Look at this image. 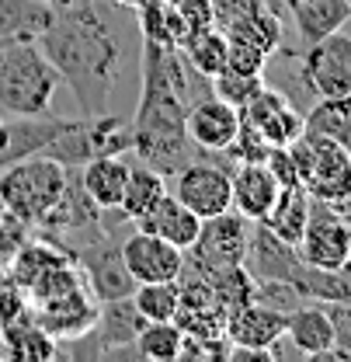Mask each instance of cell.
Masks as SVG:
<instances>
[{"label":"cell","instance_id":"1","mask_svg":"<svg viewBox=\"0 0 351 362\" xmlns=\"http://www.w3.org/2000/svg\"><path fill=\"white\" fill-rule=\"evenodd\" d=\"M35 42L56 66L59 81L73 90L81 115L108 112L112 94L122 84L126 39L101 0L52 7V18Z\"/></svg>","mask_w":351,"mask_h":362},{"label":"cell","instance_id":"2","mask_svg":"<svg viewBox=\"0 0 351 362\" xmlns=\"http://www.w3.org/2000/svg\"><path fill=\"white\" fill-rule=\"evenodd\" d=\"M59 74L35 39L0 42V112L4 115H52Z\"/></svg>","mask_w":351,"mask_h":362},{"label":"cell","instance_id":"3","mask_svg":"<svg viewBox=\"0 0 351 362\" xmlns=\"http://www.w3.org/2000/svg\"><path fill=\"white\" fill-rule=\"evenodd\" d=\"M66 171L52 157L32 153L25 160H14L0 171V209L32 230L49 216V209L59 202L66 188Z\"/></svg>","mask_w":351,"mask_h":362},{"label":"cell","instance_id":"4","mask_svg":"<svg viewBox=\"0 0 351 362\" xmlns=\"http://www.w3.org/2000/svg\"><path fill=\"white\" fill-rule=\"evenodd\" d=\"M296 178L309 192V199L331 202L345 209L351 202V153L348 146L316 133H303L289 143Z\"/></svg>","mask_w":351,"mask_h":362},{"label":"cell","instance_id":"5","mask_svg":"<svg viewBox=\"0 0 351 362\" xmlns=\"http://www.w3.org/2000/svg\"><path fill=\"white\" fill-rule=\"evenodd\" d=\"M247 237H251V220L240 216L237 209H226L213 220H202L198 240L184 251V269L191 275H213V272L244 265V251H247Z\"/></svg>","mask_w":351,"mask_h":362},{"label":"cell","instance_id":"6","mask_svg":"<svg viewBox=\"0 0 351 362\" xmlns=\"http://www.w3.org/2000/svg\"><path fill=\"white\" fill-rule=\"evenodd\" d=\"M171 195L181 199L202 220H213L226 209H233V181L226 171V153H206L174 171Z\"/></svg>","mask_w":351,"mask_h":362},{"label":"cell","instance_id":"7","mask_svg":"<svg viewBox=\"0 0 351 362\" xmlns=\"http://www.w3.org/2000/svg\"><path fill=\"white\" fill-rule=\"evenodd\" d=\"M296 255L309 269H341L351 258V216L331 202L313 199Z\"/></svg>","mask_w":351,"mask_h":362},{"label":"cell","instance_id":"8","mask_svg":"<svg viewBox=\"0 0 351 362\" xmlns=\"http://www.w3.org/2000/svg\"><path fill=\"white\" fill-rule=\"evenodd\" d=\"M73 262H77V269H81V275H84V282H88V289L94 293L97 303L132 296L136 279L126 269L122 244L112 233H101V237H94L88 244H81L73 251Z\"/></svg>","mask_w":351,"mask_h":362},{"label":"cell","instance_id":"9","mask_svg":"<svg viewBox=\"0 0 351 362\" xmlns=\"http://www.w3.org/2000/svg\"><path fill=\"white\" fill-rule=\"evenodd\" d=\"M299 77L316 98L351 94V35L331 32L309 42L299 59Z\"/></svg>","mask_w":351,"mask_h":362},{"label":"cell","instance_id":"10","mask_svg":"<svg viewBox=\"0 0 351 362\" xmlns=\"http://www.w3.org/2000/svg\"><path fill=\"white\" fill-rule=\"evenodd\" d=\"M184 133L202 153H222L240 133V112L220 101L213 90L188 101L184 108Z\"/></svg>","mask_w":351,"mask_h":362},{"label":"cell","instance_id":"11","mask_svg":"<svg viewBox=\"0 0 351 362\" xmlns=\"http://www.w3.org/2000/svg\"><path fill=\"white\" fill-rule=\"evenodd\" d=\"M240 122L261 133L268 146H289L292 139L303 136V112H296L282 90L271 88H261L240 108Z\"/></svg>","mask_w":351,"mask_h":362},{"label":"cell","instance_id":"12","mask_svg":"<svg viewBox=\"0 0 351 362\" xmlns=\"http://www.w3.org/2000/svg\"><path fill=\"white\" fill-rule=\"evenodd\" d=\"M119 244H122V258H126V269L136 279V286L139 282H177V275L184 269V251L167 244L157 233L136 230Z\"/></svg>","mask_w":351,"mask_h":362},{"label":"cell","instance_id":"13","mask_svg":"<svg viewBox=\"0 0 351 362\" xmlns=\"http://www.w3.org/2000/svg\"><path fill=\"white\" fill-rule=\"evenodd\" d=\"M244 269L247 275L258 279H278V282H296V275L303 269L299 255L292 244H285L282 237H275L261 220L251 223V237H247V251H244Z\"/></svg>","mask_w":351,"mask_h":362},{"label":"cell","instance_id":"14","mask_svg":"<svg viewBox=\"0 0 351 362\" xmlns=\"http://www.w3.org/2000/svg\"><path fill=\"white\" fill-rule=\"evenodd\" d=\"M222 334H226L230 345L271 352V345L285 338V314L275 310V307H268V303L247 300V303L226 310V327H222Z\"/></svg>","mask_w":351,"mask_h":362},{"label":"cell","instance_id":"15","mask_svg":"<svg viewBox=\"0 0 351 362\" xmlns=\"http://www.w3.org/2000/svg\"><path fill=\"white\" fill-rule=\"evenodd\" d=\"M143 324L146 320L136 310L132 296H122V300H108L97 307V320H94L90 334L97 338L105 356H136L132 341L143 331Z\"/></svg>","mask_w":351,"mask_h":362},{"label":"cell","instance_id":"16","mask_svg":"<svg viewBox=\"0 0 351 362\" xmlns=\"http://www.w3.org/2000/svg\"><path fill=\"white\" fill-rule=\"evenodd\" d=\"M285 338L296 345V352H303L309 359H331L334 327H331L327 307L316 300H307L296 310H289L285 314Z\"/></svg>","mask_w":351,"mask_h":362},{"label":"cell","instance_id":"17","mask_svg":"<svg viewBox=\"0 0 351 362\" xmlns=\"http://www.w3.org/2000/svg\"><path fill=\"white\" fill-rule=\"evenodd\" d=\"M66 122L70 119H59V115H11V122L4 129V143H0V171L14 160L42 153V146Z\"/></svg>","mask_w":351,"mask_h":362},{"label":"cell","instance_id":"18","mask_svg":"<svg viewBox=\"0 0 351 362\" xmlns=\"http://www.w3.org/2000/svg\"><path fill=\"white\" fill-rule=\"evenodd\" d=\"M136 230H146V233H157L164 237L167 244H174L181 251H188L195 240H198V230H202V216H195L181 199H174L171 192L146 213L136 220Z\"/></svg>","mask_w":351,"mask_h":362},{"label":"cell","instance_id":"19","mask_svg":"<svg viewBox=\"0 0 351 362\" xmlns=\"http://www.w3.org/2000/svg\"><path fill=\"white\" fill-rule=\"evenodd\" d=\"M230 181H233V209L240 216H247L251 223L268 216V209L282 188L264 164H237V171H230Z\"/></svg>","mask_w":351,"mask_h":362},{"label":"cell","instance_id":"20","mask_svg":"<svg viewBox=\"0 0 351 362\" xmlns=\"http://www.w3.org/2000/svg\"><path fill=\"white\" fill-rule=\"evenodd\" d=\"M292 21H296V32H299V42L309 45L331 32H341L351 21V7L348 0H285Z\"/></svg>","mask_w":351,"mask_h":362},{"label":"cell","instance_id":"21","mask_svg":"<svg viewBox=\"0 0 351 362\" xmlns=\"http://www.w3.org/2000/svg\"><path fill=\"white\" fill-rule=\"evenodd\" d=\"M129 160L126 153H115V157H94L81 168V185L94 199V206L101 209H119L122 202V192H126V181H129Z\"/></svg>","mask_w":351,"mask_h":362},{"label":"cell","instance_id":"22","mask_svg":"<svg viewBox=\"0 0 351 362\" xmlns=\"http://www.w3.org/2000/svg\"><path fill=\"white\" fill-rule=\"evenodd\" d=\"M0 338H4L7 359H21V362L56 359V345H59L42 324L32 317V310H25L18 320L4 324V327H0Z\"/></svg>","mask_w":351,"mask_h":362},{"label":"cell","instance_id":"23","mask_svg":"<svg viewBox=\"0 0 351 362\" xmlns=\"http://www.w3.org/2000/svg\"><path fill=\"white\" fill-rule=\"evenodd\" d=\"M309 192L303 185H289V188H278V195H275V202H271V209H268V216H264L261 223L275 233V237H282L285 244H299V237H303V230H307V220H309Z\"/></svg>","mask_w":351,"mask_h":362},{"label":"cell","instance_id":"24","mask_svg":"<svg viewBox=\"0 0 351 362\" xmlns=\"http://www.w3.org/2000/svg\"><path fill=\"white\" fill-rule=\"evenodd\" d=\"M167 175H160L157 168L150 164H132L129 168V181H126V192H122V202H119V213L136 223L139 216H146L164 195H167Z\"/></svg>","mask_w":351,"mask_h":362},{"label":"cell","instance_id":"25","mask_svg":"<svg viewBox=\"0 0 351 362\" xmlns=\"http://www.w3.org/2000/svg\"><path fill=\"white\" fill-rule=\"evenodd\" d=\"M177 49H181L184 63H188L195 74L216 77L222 66H226L230 42H226V32H222V28H216V25H202V28H191Z\"/></svg>","mask_w":351,"mask_h":362},{"label":"cell","instance_id":"26","mask_svg":"<svg viewBox=\"0 0 351 362\" xmlns=\"http://www.w3.org/2000/svg\"><path fill=\"white\" fill-rule=\"evenodd\" d=\"M52 18L45 0H0V42L39 39Z\"/></svg>","mask_w":351,"mask_h":362},{"label":"cell","instance_id":"27","mask_svg":"<svg viewBox=\"0 0 351 362\" xmlns=\"http://www.w3.org/2000/svg\"><path fill=\"white\" fill-rule=\"evenodd\" d=\"M303 133L327 136L341 146H351V94L341 98H320L303 115Z\"/></svg>","mask_w":351,"mask_h":362},{"label":"cell","instance_id":"28","mask_svg":"<svg viewBox=\"0 0 351 362\" xmlns=\"http://www.w3.org/2000/svg\"><path fill=\"white\" fill-rule=\"evenodd\" d=\"M136 356L150 362H174L184 349V327L177 320H146L132 341Z\"/></svg>","mask_w":351,"mask_h":362},{"label":"cell","instance_id":"29","mask_svg":"<svg viewBox=\"0 0 351 362\" xmlns=\"http://www.w3.org/2000/svg\"><path fill=\"white\" fill-rule=\"evenodd\" d=\"M132 303L143 314V320H177L181 289L177 282H139L132 289Z\"/></svg>","mask_w":351,"mask_h":362},{"label":"cell","instance_id":"30","mask_svg":"<svg viewBox=\"0 0 351 362\" xmlns=\"http://www.w3.org/2000/svg\"><path fill=\"white\" fill-rule=\"evenodd\" d=\"M213 84H209V90L220 98V101H226V105H233L237 112L258 94V90L264 88V77L261 74H237V70H220L216 77H209Z\"/></svg>","mask_w":351,"mask_h":362},{"label":"cell","instance_id":"31","mask_svg":"<svg viewBox=\"0 0 351 362\" xmlns=\"http://www.w3.org/2000/svg\"><path fill=\"white\" fill-rule=\"evenodd\" d=\"M331 327H334V349L331 359H345L351 362V300H338V303H323Z\"/></svg>","mask_w":351,"mask_h":362},{"label":"cell","instance_id":"32","mask_svg":"<svg viewBox=\"0 0 351 362\" xmlns=\"http://www.w3.org/2000/svg\"><path fill=\"white\" fill-rule=\"evenodd\" d=\"M25 310H28V293L4 272L0 275V327L11 324V320H18Z\"/></svg>","mask_w":351,"mask_h":362},{"label":"cell","instance_id":"33","mask_svg":"<svg viewBox=\"0 0 351 362\" xmlns=\"http://www.w3.org/2000/svg\"><path fill=\"white\" fill-rule=\"evenodd\" d=\"M209 4H213L216 28H230V25H237L240 18H247L261 7V0H209Z\"/></svg>","mask_w":351,"mask_h":362},{"label":"cell","instance_id":"34","mask_svg":"<svg viewBox=\"0 0 351 362\" xmlns=\"http://www.w3.org/2000/svg\"><path fill=\"white\" fill-rule=\"evenodd\" d=\"M112 4H122V7H143L146 0H112Z\"/></svg>","mask_w":351,"mask_h":362},{"label":"cell","instance_id":"35","mask_svg":"<svg viewBox=\"0 0 351 362\" xmlns=\"http://www.w3.org/2000/svg\"><path fill=\"white\" fill-rule=\"evenodd\" d=\"M49 7H66V4H73V0H45Z\"/></svg>","mask_w":351,"mask_h":362},{"label":"cell","instance_id":"36","mask_svg":"<svg viewBox=\"0 0 351 362\" xmlns=\"http://www.w3.org/2000/svg\"><path fill=\"white\" fill-rule=\"evenodd\" d=\"M4 129H7V119H4V112H0V143H4Z\"/></svg>","mask_w":351,"mask_h":362},{"label":"cell","instance_id":"37","mask_svg":"<svg viewBox=\"0 0 351 362\" xmlns=\"http://www.w3.org/2000/svg\"><path fill=\"white\" fill-rule=\"evenodd\" d=\"M0 220H4V209H0Z\"/></svg>","mask_w":351,"mask_h":362},{"label":"cell","instance_id":"38","mask_svg":"<svg viewBox=\"0 0 351 362\" xmlns=\"http://www.w3.org/2000/svg\"><path fill=\"white\" fill-rule=\"evenodd\" d=\"M348 153H351V146H348Z\"/></svg>","mask_w":351,"mask_h":362},{"label":"cell","instance_id":"39","mask_svg":"<svg viewBox=\"0 0 351 362\" xmlns=\"http://www.w3.org/2000/svg\"><path fill=\"white\" fill-rule=\"evenodd\" d=\"M348 7H351V0H348Z\"/></svg>","mask_w":351,"mask_h":362}]
</instances>
